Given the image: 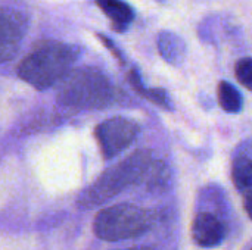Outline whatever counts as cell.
<instances>
[{
  "instance_id": "cell-7",
  "label": "cell",
  "mask_w": 252,
  "mask_h": 250,
  "mask_svg": "<svg viewBox=\"0 0 252 250\" xmlns=\"http://www.w3.org/2000/svg\"><path fill=\"white\" fill-rule=\"evenodd\" d=\"M192 237L201 248H217L226 239V227L214 214L199 212L192 224Z\"/></svg>"
},
{
  "instance_id": "cell-15",
  "label": "cell",
  "mask_w": 252,
  "mask_h": 250,
  "mask_svg": "<svg viewBox=\"0 0 252 250\" xmlns=\"http://www.w3.org/2000/svg\"><path fill=\"white\" fill-rule=\"evenodd\" d=\"M124 250H155V249H152V248H145V246H142V248H130V249H124Z\"/></svg>"
},
{
  "instance_id": "cell-3",
  "label": "cell",
  "mask_w": 252,
  "mask_h": 250,
  "mask_svg": "<svg viewBox=\"0 0 252 250\" xmlns=\"http://www.w3.org/2000/svg\"><path fill=\"white\" fill-rule=\"evenodd\" d=\"M58 100L69 108L99 109L112 102L114 90L105 74L96 68L84 66L69 69L56 87Z\"/></svg>"
},
{
  "instance_id": "cell-14",
  "label": "cell",
  "mask_w": 252,
  "mask_h": 250,
  "mask_svg": "<svg viewBox=\"0 0 252 250\" xmlns=\"http://www.w3.org/2000/svg\"><path fill=\"white\" fill-rule=\"evenodd\" d=\"M242 197H244V208H245V212L247 215L250 217V220L252 221V189L242 193Z\"/></svg>"
},
{
  "instance_id": "cell-4",
  "label": "cell",
  "mask_w": 252,
  "mask_h": 250,
  "mask_svg": "<svg viewBox=\"0 0 252 250\" xmlns=\"http://www.w3.org/2000/svg\"><path fill=\"white\" fill-rule=\"evenodd\" d=\"M152 212L131 203H120L99 211L93 230L100 240L121 242L146 234L154 225Z\"/></svg>"
},
{
  "instance_id": "cell-8",
  "label": "cell",
  "mask_w": 252,
  "mask_h": 250,
  "mask_svg": "<svg viewBox=\"0 0 252 250\" xmlns=\"http://www.w3.org/2000/svg\"><path fill=\"white\" fill-rule=\"evenodd\" d=\"M157 46L161 57L170 65H180L186 57L185 40L173 31H161L157 37Z\"/></svg>"
},
{
  "instance_id": "cell-11",
  "label": "cell",
  "mask_w": 252,
  "mask_h": 250,
  "mask_svg": "<svg viewBox=\"0 0 252 250\" xmlns=\"http://www.w3.org/2000/svg\"><path fill=\"white\" fill-rule=\"evenodd\" d=\"M220 108L227 113H239L244 106V99L239 90L229 81H220L217 87Z\"/></svg>"
},
{
  "instance_id": "cell-2",
  "label": "cell",
  "mask_w": 252,
  "mask_h": 250,
  "mask_svg": "<svg viewBox=\"0 0 252 250\" xmlns=\"http://www.w3.org/2000/svg\"><path fill=\"white\" fill-rule=\"evenodd\" d=\"M78 49L61 41H41L24 57L18 75L37 90H46L71 69Z\"/></svg>"
},
{
  "instance_id": "cell-6",
  "label": "cell",
  "mask_w": 252,
  "mask_h": 250,
  "mask_svg": "<svg viewBox=\"0 0 252 250\" xmlns=\"http://www.w3.org/2000/svg\"><path fill=\"white\" fill-rule=\"evenodd\" d=\"M27 32V18L12 7H0V63L12 60Z\"/></svg>"
},
{
  "instance_id": "cell-12",
  "label": "cell",
  "mask_w": 252,
  "mask_h": 250,
  "mask_svg": "<svg viewBox=\"0 0 252 250\" xmlns=\"http://www.w3.org/2000/svg\"><path fill=\"white\" fill-rule=\"evenodd\" d=\"M235 75L236 80L248 90L252 91V57H242L235 65Z\"/></svg>"
},
{
  "instance_id": "cell-5",
  "label": "cell",
  "mask_w": 252,
  "mask_h": 250,
  "mask_svg": "<svg viewBox=\"0 0 252 250\" xmlns=\"http://www.w3.org/2000/svg\"><path fill=\"white\" fill-rule=\"evenodd\" d=\"M140 133V127L137 122L123 118L114 116L96 127L94 136L100 146V150L105 159H112L126 149H128Z\"/></svg>"
},
{
  "instance_id": "cell-9",
  "label": "cell",
  "mask_w": 252,
  "mask_h": 250,
  "mask_svg": "<svg viewBox=\"0 0 252 250\" xmlns=\"http://www.w3.org/2000/svg\"><path fill=\"white\" fill-rule=\"evenodd\" d=\"M99 7L105 12V15L112 21L114 27L123 31L133 19L134 10L130 4L123 0H96Z\"/></svg>"
},
{
  "instance_id": "cell-10",
  "label": "cell",
  "mask_w": 252,
  "mask_h": 250,
  "mask_svg": "<svg viewBox=\"0 0 252 250\" xmlns=\"http://www.w3.org/2000/svg\"><path fill=\"white\" fill-rule=\"evenodd\" d=\"M232 181L236 190L242 194L252 189V158L239 155L232 164Z\"/></svg>"
},
{
  "instance_id": "cell-16",
  "label": "cell",
  "mask_w": 252,
  "mask_h": 250,
  "mask_svg": "<svg viewBox=\"0 0 252 250\" xmlns=\"http://www.w3.org/2000/svg\"><path fill=\"white\" fill-rule=\"evenodd\" d=\"M251 250H252V248H251Z\"/></svg>"
},
{
  "instance_id": "cell-13",
  "label": "cell",
  "mask_w": 252,
  "mask_h": 250,
  "mask_svg": "<svg viewBox=\"0 0 252 250\" xmlns=\"http://www.w3.org/2000/svg\"><path fill=\"white\" fill-rule=\"evenodd\" d=\"M139 94H142L143 97H146L152 103L158 105L159 108L173 109V103L170 100V96H168V93L164 88H145L143 87Z\"/></svg>"
},
{
  "instance_id": "cell-1",
  "label": "cell",
  "mask_w": 252,
  "mask_h": 250,
  "mask_svg": "<svg viewBox=\"0 0 252 250\" xmlns=\"http://www.w3.org/2000/svg\"><path fill=\"white\" fill-rule=\"evenodd\" d=\"M154 164L149 150H137L120 164L106 169L90 187L78 197L77 205L81 209H93L109 202L131 186L146 183Z\"/></svg>"
}]
</instances>
